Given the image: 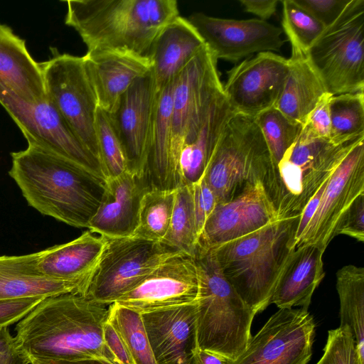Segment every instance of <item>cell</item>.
<instances>
[{
	"instance_id": "1",
	"label": "cell",
	"mask_w": 364,
	"mask_h": 364,
	"mask_svg": "<svg viewBox=\"0 0 364 364\" xmlns=\"http://www.w3.org/2000/svg\"><path fill=\"white\" fill-rule=\"evenodd\" d=\"M107 306L77 294L47 297L18 322L15 338L31 364L90 358L114 363L102 337Z\"/></svg>"
},
{
	"instance_id": "2",
	"label": "cell",
	"mask_w": 364,
	"mask_h": 364,
	"mask_svg": "<svg viewBox=\"0 0 364 364\" xmlns=\"http://www.w3.org/2000/svg\"><path fill=\"white\" fill-rule=\"evenodd\" d=\"M11 156L9 174L30 206L69 225L88 228L102 200L106 181L34 146Z\"/></svg>"
},
{
	"instance_id": "3",
	"label": "cell",
	"mask_w": 364,
	"mask_h": 364,
	"mask_svg": "<svg viewBox=\"0 0 364 364\" xmlns=\"http://www.w3.org/2000/svg\"><path fill=\"white\" fill-rule=\"evenodd\" d=\"M65 25L88 52H127L148 58L159 33L180 16L176 0H70Z\"/></svg>"
},
{
	"instance_id": "4",
	"label": "cell",
	"mask_w": 364,
	"mask_h": 364,
	"mask_svg": "<svg viewBox=\"0 0 364 364\" xmlns=\"http://www.w3.org/2000/svg\"><path fill=\"white\" fill-rule=\"evenodd\" d=\"M300 217L277 220L213 248L223 274L255 314L271 304L281 272L296 249Z\"/></svg>"
},
{
	"instance_id": "5",
	"label": "cell",
	"mask_w": 364,
	"mask_h": 364,
	"mask_svg": "<svg viewBox=\"0 0 364 364\" xmlns=\"http://www.w3.org/2000/svg\"><path fill=\"white\" fill-rule=\"evenodd\" d=\"M364 137L335 143L306 126L281 160L271 166L262 182L277 220L301 215L309 200Z\"/></svg>"
},
{
	"instance_id": "6",
	"label": "cell",
	"mask_w": 364,
	"mask_h": 364,
	"mask_svg": "<svg viewBox=\"0 0 364 364\" xmlns=\"http://www.w3.org/2000/svg\"><path fill=\"white\" fill-rule=\"evenodd\" d=\"M197 341L199 348L236 360L247 348L256 315L223 274L213 249L198 247Z\"/></svg>"
},
{
	"instance_id": "7",
	"label": "cell",
	"mask_w": 364,
	"mask_h": 364,
	"mask_svg": "<svg viewBox=\"0 0 364 364\" xmlns=\"http://www.w3.org/2000/svg\"><path fill=\"white\" fill-rule=\"evenodd\" d=\"M272 159L255 117L234 112L227 122L203 178L217 203L263 182Z\"/></svg>"
},
{
	"instance_id": "8",
	"label": "cell",
	"mask_w": 364,
	"mask_h": 364,
	"mask_svg": "<svg viewBox=\"0 0 364 364\" xmlns=\"http://www.w3.org/2000/svg\"><path fill=\"white\" fill-rule=\"evenodd\" d=\"M364 0H350L341 16L308 51L331 95L364 90Z\"/></svg>"
},
{
	"instance_id": "9",
	"label": "cell",
	"mask_w": 364,
	"mask_h": 364,
	"mask_svg": "<svg viewBox=\"0 0 364 364\" xmlns=\"http://www.w3.org/2000/svg\"><path fill=\"white\" fill-rule=\"evenodd\" d=\"M217 58L206 45L175 80L171 115V159L178 186L183 147L198 133L210 109L224 94Z\"/></svg>"
},
{
	"instance_id": "10",
	"label": "cell",
	"mask_w": 364,
	"mask_h": 364,
	"mask_svg": "<svg viewBox=\"0 0 364 364\" xmlns=\"http://www.w3.org/2000/svg\"><path fill=\"white\" fill-rule=\"evenodd\" d=\"M0 105L20 129L28 146L55 154L98 178L107 180L99 159L83 144L48 98L28 102L0 82Z\"/></svg>"
},
{
	"instance_id": "11",
	"label": "cell",
	"mask_w": 364,
	"mask_h": 364,
	"mask_svg": "<svg viewBox=\"0 0 364 364\" xmlns=\"http://www.w3.org/2000/svg\"><path fill=\"white\" fill-rule=\"evenodd\" d=\"M105 239L83 296L106 306L115 303L166 259L181 254L160 242L133 237Z\"/></svg>"
},
{
	"instance_id": "12",
	"label": "cell",
	"mask_w": 364,
	"mask_h": 364,
	"mask_svg": "<svg viewBox=\"0 0 364 364\" xmlns=\"http://www.w3.org/2000/svg\"><path fill=\"white\" fill-rule=\"evenodd\" d=\"M52 53L48 60L40 63L46 97L100 161L95 129L99 105L83 58L60 53L56 49H52Z\"/></svg>"
},
{
	"instance_id": "13",
	"label": "cell",
	"mask_w": 364,
	"mask_h": 364,
	"mask_svg": "<svg viewBox=\"0 0 364 364\" xmlns=\"http://www.w3.org/2000/svg\"><path fill=\"white\" fill-rule=\"evenodd\" d=\"M314 334L315 322L308 309H279L233 364H307Z\"/></svg>"
},
{
	"instance_id": "14",
	"label": "cell",
	"mask_w": 364,
	"mask_h": 364,
	"mask_svg": "<svg viewBox=\"0 0 364 364\" xmlns=\"http://www.w3.org/2000/svg\"><path fill=\"white\" fill-rule=\"evenodd\" d=\"M290 63L273 52H262L228 72L223 92L235 112L256 117L274 107L283 92Z\"/></svg>"
},
{
	"instance_id": "15",
	"label": "cell",
	"mask_w": 364,
	"mask_h": 364,
	"mask_svg": "<svg viewBox=\"0 0 364 364\" xmlns=\"http://www.w3.org/2000/svg\"><path fill=\"white\" fill-rule=\"evenodd\" d=\"M364 192V139L348 153L330 176L318 206L296 247L313 245L325 252L338 224L354 199Z\"/></svg>"
},
{
	"instance_id": "16",
	"label": "cell",
	"mask_w": 364,
	"mask_h": 364,
	"mask_svg": "<svg viewBox=\"0 0 364 364\" xmlns=\"http://www.w3.org/2000/svg\"><path fill=\"white\" fill-rule=\"evenodd\" d=\"M188 20L217 60L237 61L255 53L279 51L284 43L280 28L257 18H223L197 12Z\"/></svg>"
},
{
	"instance_id": "17",
	"label": "cell",
	"mask_w": 364,
	"mask_h": 364,
	"mask_svg": "<svg viewBox=\"0 0 364 364\" xmlns=\"http://www.w3.org/2000/svg\"><path fill=\"white\" fill-rule=\"evenodd\" d=\"M198 291L194 259L178 254L164 262L115 303L143 314L194 302Z\"/></svg>"
},
{
	"instance_id": "18",
	"label": "cell",
	"mask_w": 364,
	"mask_h": 364,
	"mask_svg": "<svg viewBox=\"0 0 364 364\" xmlns=\"http://www.w3.org/2000/svg\"><path fill=\"white\" fill-rule=\"evenodd\" d=\"M277 220L262 182L247 186L231 200L217 203L208 218L198 247L213 249Z\"/></svg>"
},
{
	"instance_id": "19",
	"label": "cell",
	"mask_w": 364,
	"mask_h": 364,
	"mask_svg": "<svg viewBox=\"0 0 364 364\" xmlns=\"http://www.w3.org/2000/svg\"><path fill=\"white\" fill-rule=\"evenodd\" d=\"M156 96L151 70L137 78L120 97L109 114L122 142L127 171L145 175L149 132Z\"/></svg>"
},
{
	"instance_id": "20",
	"label": "cell",
	"mask_w": 364,
	"mask_h": 364,
	"mask_svg": "<svg viewBox=\"0 0 364 364\" xmlns=\"http://www.w3.org/2000/svg\"><path fill=\"white\" fill-rule=\"evenodd\" d=\"M197 301L141 314L157 364H196Z\"/></svg>"
},
{
	"instance_id": "21",
	"label": "cell",
	"mask_w": 364,
	"mask_h": 364,
	"mask_svg": "<svg viewBox=\"0 0 364 364\" xmlns=\"http://www.w3.org/2000/svg\"><path fill=\"white\" fill-rule=\"evenodd\" d=\"M150 188L146 175L129 171L107 179L102 200L89 223V230L109 238L132 237L142 198Z\"/></svg>"
},
{
	"instance_id": "22",
	"label": "cell",
	"mask_w": 364,
	"mask_h": 364,
	"mask_svg": "<svg viewBox=\"0 0 364 364\" xmlns=\"http://www.w3.org/2000/svg\"><path fill=\"white\" fill-rule=\"evenodd\" d=\"M82 58L99 107L109 114L134 81L152 68L149 58L127 52L87 51Z\"/></svg>"
},
{
	"instance_id": "23",
	"label": "cell",
	"mask_w": 364,
	"mask_h": 364,
	"mask_svg": "<svg viewBox=\"0 0 364 364\" xmlns=\"http://www.w3.org/2000/svg\"><path fill=\"white\" fill-rule=\"evenodd\" d=\"M205 46L188 18L178 16L168 23L154 40L148 54L156 92L172 82Z\"/></svg>"
},
{
	"instance_id": "24",
	"label": "cell",
	"mask_w": 364,
	"mask_h": 364,
	"mask_svg": "<svg viewBox=\"0 0 364 364\" xmlns=\"http://www.w3.org/2000/svg\"><path fill=\"white\" fill-rule=\"evenodd\" d=\"M105 244V237L85 231L72 241L38 252V270L49 278L80 283L86 291Z\"/></svg>"
},
{
	"instance_id": "25",
	"label": "cell",
	"mask_w": 364,
	"mask_h": 364,
	"mask_svg": "<svg viewBox=\"0 0 364 364\" xmlns=\"http://www.w3.org/2000/svg\"><path fill=\"white\" fill-rule=\"evenodd\" d=\"M323 253L313 245L296 247L281 272L271 304L279 309H308L315 289L325 276Z\"/></svg>"
},
{
	"instance_id": "26",
	"label": "cell",
	"mask_w": 364,
	"mask_h": 364,
	"mask_svg": "<svg viewBox=\"0 0 364 364\" xmlns=\"http://www.w3.org/2000/svg\"><path fill=\"white\" fill-rule=\"evenodd\" d=\"M38 252L20 256H0V300L50 297L65 294L83 296L78 282L42 275L37 268Z\"/></svg>"
},
{
	"instance_id": "27",
	"label": "cell",
	"mask_w": 364,
	"mask_h": 364,
	"mask_svg": "<svg viewBox=\"0 0 364 364\" xmlns=\"http://www.w3.org/2000/svg\"><path fill=\"white\" fill-rule=\"evenodd\" d=\"M0 82L28 102L47 99L43 75L26 41L0 23Z\"/></svg>"
},
{
	"instance_id": "28",
	"label": "cell",
	"mask_w": 364,
	"mask_h": 364,
	"mask_svg": "<svg viewBox=\"0 0 364 364\" xmlns=\"http://www.w3.org/2000/svg\"><path fill=\"white\" fill-rule=\"evenodd\" d=\"M175 80L156 92L146 148L145 175L151 188L164 190H173L178 187L171 159Z\"/></svg>"
},
{
	"instance_id": "29",
	"label": "cell",
	"mask_w": 364,
	"mask_h": 364,
	"mask_svg": "<svg viewBox=\"0 0 364 364\" xmlns=\"http://www.w3.org/2000/svg\"><path fill=\"white\" fill-rule=\"evenodd\" d=\"M289 60V75L274 107L304 126L320 98L327 92L308 53L291 50Z\"/></svg>"
},
{
	"instance_id": "30",
	"label": "cell",
	"mask_w": 364,
	"mask_h": 364,
	"mask_svg": "<svg viewBox=\"0 0 364 364\" xmlns=\"http://www.w3.org/2000/svg\"><path fill=\"white\" fill-rule=\"evenodd\" d=\"M234 112L223 94L213 106L197 135L181 150L178 161L181 185L191 186L203 177L223 129Z\"/></svg>"
},
{
	"instance_id": "31",
	"label": "cell",
	"mask_w": 364,
	"mask_h": 364,
	"mask_svg": "<svg viewBox=\"0 0 364 364\" xmlns=\"http://www.w3.org/2000/svg\"><path fill=\"white\" fill-rule=\"evenodd\" d=\"M336 289L340 300V326H348L356 348L364 358V268L343 266L336 272Z\"/></svg>"
},
{
	"instance_id": "32",
	"label": "cell",
	"mask_w": 364,
	"mask_h": 364,
	"mask_svg": "<svg viewBox=\"0 0 364 364\" xmlns=\"http://www.w3.org/2000/svg\"><path fill=\"white\" fill-rule=\"evenodd\" d=\"M161 242L184 255L194 258L198 236L196 227L192 185H181L176 189L170 225Z\"/></svg>"
},
{
	"instance_id": "33",
	"label": "cell",
	"mask_w": 364,
	"mask_h": 364,
	"mask_svg": "<svg viewBox=\"0 0 364 364\" xmlns=\"http://www.w3.org/2000/svg\"><path fill=\"white\" fill-rule=\"evenodd\" d=\"M175 197L176 189L151 187L142 198L138 225L132 237L161 242L170 225Z\"/></svg>"
},
{
	"instance_id": "34",
	"label": "cell",
	"mask_w": 364,
	"mask_h": 364,
	"mask_svg": "<svg viewBox=\"0 0 364 364\" xmlns=\"http://www.w3.org/2000/svg\"><path fill=\"white\" fill-rule=\"evenodd\" d=\"M107 321L120 335L134 364H157L141 314L114 303Z\"/></svg>"
},
{
	"instance_id": "35",
	"label": "cell",
	"mask_w": 364,
	"mask_h": 364,
	"mask_svg": "<svg viewBox=\"0 0 364 364\" xmlns=\"http://www.w3.org/2000/svg\"><path fill=\"white\" fill-rule=\"evenodd\" d=\"M331 140L343 143L364 137V92L332 95Z\"/></svg>"
},
{
	"instance_id": "36",
	"label": "cell",
	"mask_w": 364,
	"mask_h": 364,
	"mask_svg": "<svg viewBox=\"0 0 364 364\" xmlns=\"http://www.w3.org/2000/svg\"><path fill=\"white\" fill-rule=\"evenodd\" d=\"M255 118L269 151L271 166L276 165L295 142L303 125L290 119L275 107L262 112Z\"/></svg>"
},
{
	"instance_id": "37",
	"label": "cell",
	"mask_w": 364,
	"mask_h": 364,
	"mask_svg": "<svg viewBox=\"0 0 364 364\" xmlns=\"http://www.w3.org/2000/svg\"><path fill=\"white\" fill-rule=\"evenodd\" d=\"M282 25L291 50L308 53L309 50L326 29L311 14L294 0H284Z\"/></svg>"
},
{
	"instance_id": "38",
	"label": "cell",
	"mask_w": 364,
	"mask_h": 364,
	"mask_svg": "<svg viewBox=\"0 0 364 364\" xmlns=\"http://www.w3.org/2000/svg\"><path fill=\"white\" fill-rule=\"evenodd\" d=\"M95 129L100 161L107 179L127 171L124 151L108 112L97 107Z\"/></svg>"
},
{
	"instance_id": "39",
	"label": "cell",
	"mask_w": 364,
	"mask_h": 364,
	"mask_svg": "<svg viewBox=\"0 0 364 364\" xmlns=\"http://www.w3.org/2000/svg\"><path fill=\"white\" fill-rule=\"evenodd\" d=\"M316 364H364L348 326L328 331L323 355Z\"/></svg>"
},
{
	"instance_id": "40",
	"label": "cell",
	"mask_w": 364,
	"mask_h": 364,
	"mask_svg": "<svg viewBox=\"0 0 364 364\" xmlns=\"http://www.w3.org/2000/svg\"><path fill=\"white\" fill-rule=\"evenodd\" d=\"M364 242V192L358 195L342 215L335 232Z\"/></svg>"
},
{
	"instance_id": "41",
	"label": "cell",
	"mask_w": 364,
	"mask_h": 364,
	"mask_svg": "<svg viewBox=\"0 0 364 364\" xmlns=\"http://www.w3.org/2000/svg\"><path fill=\"white\" fill-rule=\"evenodd\" d=\"M192 190L196 227L199 239L208 218L217 205V200L203 176L192 185Z\"/></svg>"
},
{
	"instance_id": "42",
	"label": "cell",
	"mask_w": 364,
	"mask_h": 364,
	"mask_svg": "<svg viewBox=\"0 0 364 364\" xmlns=\"http://www.w3.org/2000/svg\"><path fill=\"white\" fill-rule=\"evenodd\" d=\"M325 28L332 25L343 14L350 0H294Z\"/></svg>"
},
{
	"instance_id": "43",
	"label": "cell",
	"mask_w": 364,
	"mask_h": 364,
	"mask_svg": "<svg viewBox=\"0 0 364 364\" xmlns=\"http://www.w3.org/2000/svg\"><path fill=\"white\" fill-rule=\"evenodd\" d=\"M46 298L36 296L0 300V327H8L20 321Z\"/></svg>"
},
{
	"instance_id": "44",
	"label": "cell",
	"mask_w": 364,
	"mask_h": 364,
	"mask_svg": "<svg viewBox=\"0 0 364 364\" xmlns=\"http://www.w3.org/2000/svg\"><path fill=\"white\" fill-rule=\"evenodd\" d=\"M331 96L328 92L323 95L304 124L314 134L326 139H331L330 100Z\"/></svg>"
},
{
	"instance_id": "45",
	"label": "cell",
	"mask_w": 364,
	"mask_h": 364,
	"mask_svg": "<svg viewBox=\"0 0 364 364\" xmlns=\"http://www.w3.org/2000/svg\"><path fill=\"white\" fill-rule=\"evenodd\" d=\"M0 364H31L8 327H0Z\"/></svg>"
},
{
	"instance_id": "46",
	"label": "cell",
	"mask_w": 364,
	"mask_h": 364,
	"mask_svg": "<svg viewBox=\"0 0 364 364\" xmlns=\"http://www.w3.org/2000/svg\"><path fill=\"white\" fill-rule=\"evenodd\" d=\"M102 337L114 364H134L120 335L107 320L103 325Z\"/></svg>"
},
{
	"instance_id": "47",
	"label": "cell",
	"mask_w": 364,
	"mask_h": 364,
	"mask_svg": "<svg viewBox=\"0 0 364 364\" xmlns=\"http://www.w3.org/2000/svg\"><path fill=\"white\" fill-rule=\"evenodd\" d=\"M245 11L258 16L259 20L267 21L273 16L279 3L277 0H240Z\"/></svg>"
},
{
	"instance_id": "48",
	"label": "cell",
	"mask_w": 364,
	"mask_h": 364,
	"mask_svg": "<svg viewBox=\"0 0 364 364\" xmlns=\"http://www.w3.org/2000/svg\"><path fill=\"white\" fill-rule=\"evenodd\" d=\"M234 361L217 353L199 348L195 351L196 364H233Z\"/></svg>"
},
{
	"instance_id": "49",
	"label": "cell",
	"mask_w": 364,
	"mask_h": 364,
	"mask_svg": "<svg viewBox=\"0 0 364 364\" xmlns=\"http://www.w3.org/2000/svg\"><path fill=\"white\" fill-rule=\"evenodd\" d=\"M34 364H114L110 361L98 359V358H90L83 359L78 360H45L36 363Z\"/></svg>"
}]
</instances>
